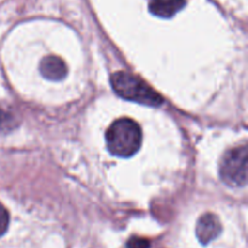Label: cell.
<instances>
[{"label":"cell","mask_w":248,"mask_h":248,"mask_svg":"<svg viewBox=\"0 0 248 248\" xmlns=\"http://www.w3.org/2000/svg\"><path fill=\"white\" fill-rule=\"evenodd\" d=\"M220 178L230 186H244L247 181L246 145L229 150L222 159L219 167Z\"/></svg>","instance_id":"3"},{"label":"cell","mask_w":248,"mask_h":248,"mask_svg":"<svg viewBox=\"0 0 248 248\" xmlns=\"http://www.w3.org/2000/svg\"><path fill=\"white\" fill-rule=\"evenodd\" d=\"M222 225L217 216L212 213H206L199 219L196 225V235L199 241L202 245H207L208 242L213 241L218 235L220 234Z\"/></svg>","instance_id":"4"},{"label":"cell","mask_w":248,"mask_h":248,"mask_svg":"<svg viewBox=\"0 0 248 248\" xmlns=\"http://www.w3.org/2000/svg\"><path fill=\"white\" fill-rule=\"evenodd\" d=\"M15 126L14 116L6 110L0 108V132H6V131L11 130Z\"/></svg>","instance_id":"7"},{"label":"cell","mask_w":248,"mask_h":248,"mask_svg":"<svg viewBox=\"0 0 248 248\" xmlns=\"http://www.w3.org/2000/svg\"><path fill=\"white\" fill-rule=\"evenodd\" d=\"M9 222H10L9 212H7L6 208L0 203V236L6 232L7 228H9Z\"/></svg>","instance_id":"8"},{"label":"cell","mask_w":248,"mask_h":248,"mask_svg":"<svg viewBox=\"0 0 248 248\" xmlns=\"http://www.w3.org/2000/svg\"><path fill=\"white\" fill-rule=\"evenodd\" d=\"M106 140L111 154L120 157H130L135 155L142 145V131L136 121L121 118L109 126Z\"/></svg>","instance_id":"1"},{"label":"cell","mask_w":248,"mask_h":248,"mask_svg":"<svg viewBox=\"0 0 248 248\" xmlns=\"http://www.w3.org/2000/svg\"><path fill=\"white\" fill-rule=\"evenodd\" d=\"M40 72L46 79L57 80L63 79L67 74V65L57 56H48L45 57L40 63Z\"/></svg>","instance_id":"5"},{"label":"cell","mask_w":248,"mask_h":248,"mask_svg":"<svg viewBox=\"0 0 248 248\" xmlns=\"http://www.w3.org/2000/svg\"><path fill=\"white\" fill-rule=\"evenodd\" d=\"M111 87L114 91L127 101L152 107L161 106L162 97L137 75L127 72H116L111 75Z\"/></svg>","instance_id":"2"},{"label":"cell","mask_w":248,"mask_h":248,"mask_svg":"<svg viewBox=\"0 0 248 248\" xmlns=\"http://www.w3.org/2000/svg\"><path fill=\"white\" fill-rule=\"evenodd\" d=\"M126 246H127V248H149L150 242L147 239H143V237L133 236L128 240Z\"/></svg>","instance_id":"9"},{"label":"cell","mask_w":248,"mask_h":248,"mask_svg":"<svg viewBox=\"0 0 248 248\" xmlns=\"http://www.w3.org/2000/svg\"><path fill=\"white\" fill-rule=\"evenodd\" d=\"M186 0H149V10L153 15L170 18L181 11Z\"/></svg>","instance_id":"6"}]
</instances>
